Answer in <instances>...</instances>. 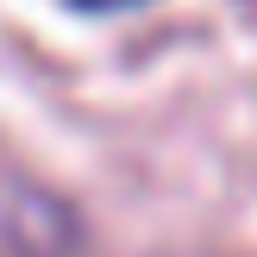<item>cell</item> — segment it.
<instances>
[{
	"instance_id": "7a4b0ae2",
	"label": "cell",
	"mask_w": 257,
	"mask_h": 257,
	"mask_svg": "<svg viewBox=\"0 0 257 257\" xmlns=\"http://www.w3.org/2000/svg\"><path fill=\"white\" fill-rule=\"evenodd\" d=\"M75 7H88V13H119V7H145V0H75Z\"/></svg>"
},
{
	"instance_id": "6da1fadb",
	"label": "cell",
	"mask_w": 257,
	"mask_h": 257,
	"mask_svg": "<svg viewBox=\"0 0 257 257\" xmlns=\"http://www.w3.org/2000/svg\"><path fill=\"white\" fill-rule=\"evenodd\" d=\"M82 213L38 176L0 163V257H82Z\"/></svg>"
}]
</instances>
